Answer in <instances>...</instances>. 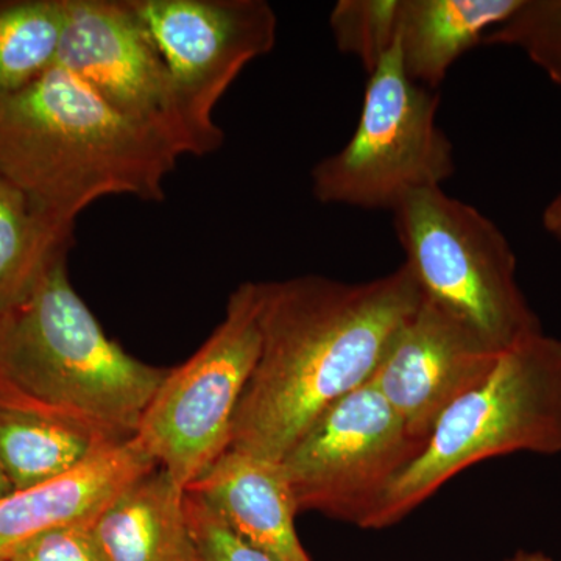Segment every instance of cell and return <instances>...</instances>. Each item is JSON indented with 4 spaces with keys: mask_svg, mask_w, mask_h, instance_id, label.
Here are the masks:
<instances>
[{
    "mask_svg": "<svg viewBox=\"0 0 561 561\" xmlns=\"http://www.w3.org/2000/svg\"><path fill=\"white\" fill-rule=\"evenodd\" d=\"M0 561H7V560H0Z\"/></svg>",
    "mask_w": 561,
    "mask_h": 561,
    "instance_id": "27",
    "label": "cell"
},
{
    "mask_svg": "<svg viewBox=\"0 0 561 561\" xmlns=\"http://www.w3.org/2000/svg\"><path fill=\"white\" fill-rule=\"evenodd\" d=\"M515 453H561V341L545 332L502 351L489 375L443 412L364 529L402 522L461 471Z\"/></svg>",
    "mask_w": 561,
    "mask_h": 561,
    "instance_id": "4",
    "label": "cell"
},
{
    "mask_svg": "<svg viewBox=\"0 0 561 561\" xmlns=\"http://www.w3.org/2000/svg\"><path fill=\"white\" fill-rule=\"evenodd\" d=\"M500 356L470 328L423 298L391 339L370 381L412 437L426 443L443 412L478 386Z\"/></svg>",
    "mask_w": 561,
    "mask_h": 561,
    "instance_id": "11",
    "label": "cell"
},
{
    "mask_svg": "<svg viewBox=\"0 0 561 561\" xmlns=\"http://www.w3.org/2000/svg\"><path fill=\"white\" fill-rule=\"evenodd\" d=\"M127 438L0 381V467L14 490L60 478Z\"/></svg>",
    "mask_w": 561,
    "mask_h": 561,
    "instance_id": "14",
    "label": "cell"
},
{
    "mask_svg": "<svg viewBox=\"0 0 561 561\" xmlns=\"http://www.w3.org/2000/svg\"><path fill=\"white\" fill-rule=\"evenodd\" d=\"M68 0H0V102L57 66Z\"/></svg>",
    "mask_w": 561,
    "mask_h": 561,
    "instance_id": "17",
    "label": "cell"
},
{
    "mask_svg": "<svg viewBox=\"0 0 561 561\" xmlns=\"http://www.w3.org/2000/svg\"><path fill=\"white\" fill-rule=\"evenodd\" d=\"M158 468L135 437L116 443L60 478L0 500V560L36 535L94 519L122 490Z\"/></svg>",
    "mask_w": 561,
    "mask_h": 561,
    "instance_id": "12",
    "label": "cell"
},
{
    "mask_svg": "<svg viewBox=\"0 0 561 561\" xmlns=\"http://www.w3.org/2000/svg\"><path fill=\"white\" fill-rule=\"evenodd\" d=\"M421 301L404 264L364 283L319 275L257 283L260 356L230 448L283 460L321 413L370 381Z\"/></svg>",
    "mask_w": 561,
    "mask_h": 561,
    "instance_id": "1",
    "label": "cell"
},
{
    "mask_svg": "<svg viewBox=\"0 0 561 561\" xmlns=\"http://www.w3.org/2000/svg\"><path fill=\"white\" fill-rule=\"evenodd\" d=\"M7 561H106L94 519L69 523L36 535L14 549Z\"/></svg>",
    "mask_w": 561,
    "mask_h": 561,
    "instance_id": "22",
    "label": "cell"
},
{
    "mask_svg": "<svg viewBox=\"0 0 561 561\" xmlns=\"http://www.w3.org/2000/svg\"><path fill=\"white\" fill-rule=\"evenodd\" d=\"M0 311V381L133 437L168 376L111 341L68 276V251Z\"/></svg>",
    "mask_w": 561,
    "mask_h": 561,
    "instance_id": "3",
    "label": "cell"
},
{
    "mask_svg": "<svg viewBox=\"0 0 561 561\" xmlns=\"http://www.w3.org/2000/svg\"><path fill=\"white\" fill-rule=\"evenodd\" d=\"M507 561H553L551 557L542 552L518 551Z\"/></svg>",
    "mask_w": 561,
    "mask_h": 561,
    "instance_id": "24",
    "label": "cell"
},
{
    "mask_svg": "<svg viewBox=\"0 0 561 561\" xmlns=\"http://www.w3.org/2000/svg\"><path fill=\"white\" fill-rule=\"evenodd\" d=\"M549 208L561 209V194L557 195V197L549 203Z\"/></svg>",
    "mask_w": 561,
    "mask_h": 561,
    "instance_id": "26",
    "label": "cell"
},
{
    "mask_svg": "<svg viewBox=\"0 0 561 561\" xmlns=\"http://www.w3.org/2000/svg\"><path fill=\"white\" fill-rule=\"evenodd\" d=\"M186 491L273 559L312 561L295 529L298 508L280 461L228 448Z\"/></svg>",
    "mask_w": 561,
    "mask_h": 561,
    "instance_id": "13",
    "label": "cell"
},
{
    "mask_svg": "<svg viewBox=\"0 0 561 561\" xmlns=\"http://www.w3.org/2000/svg\"><path fill=\"white\" fill-rule=\"evenodd\" d=\"M13 483H11L9 476L5 474L3 468L0 467V500H3V497L9 496V494L13 493Z\"/></svg>",
    "mask_w": 561,
    "mask_h": 561,
    "instance_id": "25",
    "label": "cell"
},
{
    "mask_svg": "<svg viewBox=\"0 0 561 561\" xmlns=\"http://www.w3.org/2000/svg\"><path fill=\"white\" fill-rule=\"evenodd\" d=\"M542 225L546 230L561 241V209L546 208L542 214Z\"/></svg>",
    "mask_w": 561,
    "mask_h": 561,
    "instance_id": "23",
    "label": "cell"
},
{
    "mask_svg": "<svg viewBox=\"0 0 561 561\" xmlns=\"http://www.w3.org/2000/svg\"><path fill=\"white\" fill-rule=\"evenodd\" d=\"M523 0H400L398 50L409 79L435 91L454 62L483 44Z\"/></svg>",
    "mask_w": 561,
    "mask_h": 561,
    "instance_id": "16",
    "label": "cell"
},
{
    "mask_svg": "<svg viewBox=\"0 0 561 561\" xmlns=\"http://www.w3.org/2000/svg\"><path fill=\"white\" fill-rule=\"evenodd\" d=\"M72 243L73 231L54 227L0 176V311L20 300L54 254Z\"/></svg>",
    "mask_w": 561,
    "mask_h": 561,
    "instance_id": "18",
    "label": "cell"
},
{
    "mask_svg": "<svg viewBox=\"0 0 561 561\" xmlns=\"http://www.w3.org/2000/svg\"><path fill=\"white\" fill-rule=\"evenodd\" d=\"M405 267L424 300L470 328L502 353L542 332L516 279V256L504 232L481 210L431 187L393 210Z\"/></svg>",
    "mask_w": 561,
    "mask_h": 561,
    "instance_id": "5",
    "label": "cell"
},
{
    "mask_svg": "<svg viewBox=\"0 0 561 561\" xmlns=\"http://www.w3.org/2000/svg\"><path fill=\"white\" fill-rule=\"evenodd\" d=\"M523 50L561 88V0H523L522 7L483 39Z\"/></svg>",
    "mask_w": 561,
    "mask_h": 561,
    "instance_id": "20",
    "label": "cell"
},
{
    "mask_svg": "<svg viewBox=\"0 0 561 561\" xmlns=\"http://www.w3.org/2000/svg\"><path fill=\"white\" fill-rule=\"evenodd\" d=\"M57 66L180 157L190 154L164 60L131 0H68Z\"/></svg>",
    "mask_w": 561,
    "mask_h": 561,
    "instance_id": "10",
    "label": "cell"
},
{
    "mask_svg": "<svg viewBox=\"0 0 561 561\" xmlns=\"http://www.w3.org/2000/svg\"><path fill=\"white\" fill-rule=\"evenodd\" d=\"M440 98L409 79L398 46L368 79L356 130L311 172L324 205L391 210L409 195L442 187L456 172L454 147L438 127Z\"/></svg>",
    "mask_w": 561,
    "mask_h": 561,
    "instance_id": "6",
    "label": "cell"
},
{
    "mask_svg": "<svg viewBox=\"0 0 561 561\" xmlns=\"http://www.w3.org/2000/svg\"><path fill=\"white\" fill-rule=\"evenodd\" d=\"M186 516L195 561H278L242 540L191 491H186Z\"/></svg>",
    "mask_w": 561,
    "mask_h": 561,
    "instance_id": "21",
    "label": "cell"
},
{
    "mask_svg": "<svg viewBox=\"0 0 561 561\" xmlns=\"http://www.w3.org/2000/svg\"><path fill=\"white\" fill-rule=\"evenodd\" d=\"M424 445L368 381L321 413L280 465L298 513L319 512L364 529Z\"/></svg>",
    "mask_w": 561,
    "mask_h": 561,
    "instance_id": "8",
    "label": "cell"
},
{
    "mask_svg": "<svg viewBox=\"0 0 561 561\" xmlns=\"http://www.w3.org/2000/svg\"><path fill=\"white\" fill-rule=\"evenodd\" d=\"M257 283L232 291L225 319L169 370L133 437L186 490L230 448L232 424L260 356Z\"/></svg>",
    "mask_w": 561,
    "mask_h": 561,
    "instance_id": "7",
    "label": "cell"
},
{
    "mask_svg": "<svg viewBox=\"0 0 561 561\" xmlns=\"http://www.w3.org/2000/svg\"><path fill=\"white\" fill-rule=\"evenodd\" d=\"M179 158L58 66L0 102V176L62 231L108 195L161 202Z\"/></svg>",
    "mask_w": 561,
    "mask_h": 561,
    "instance_id": "2",
    "label": "cell"
},
{
    "mask_svg": "<svg viewBox=\"0 0 561 561\" xmlns=\"http://www.w3.org/2000/svg\"><path fill=\"white\" fill-rule=\"evenodd\" d=\"M94 531L106 561H195L186 490L160 467L122 490Z\"/></svg>",
    "mask_w": 561,
    "mask_h": 561,
    "instance_id": "15",
    "label": "cell"
},
{
    "mask_svg": "<svg viewBox=\"0 0 561 561\" xmlns=\"http://www.w3.org/2000/svg\"><path fill=\"white\" fill-rule=\"evenodd\" d=\"M160 50L190 154L224 144L214 110L249 62L271 54L278 20L265 0H131Z\"/></svg>",
    "mask_w": 561,
    "mask_h": 561,
    "instance_id": "9",
    "label": "cell"
},
{
    "mask_svg": "<svg viewBox=\"0 0 561 561\" xmlns=\"http://www.w3.org/2000/svg\"><path fill=\"white\" fill-rule=\"evenodd\" d=\"M400 0H341L331 11L335 46L353 55L368 76L398 46Z\"/></svg>",
    "mask_w": 561,
    "mask_h": 561,
    "instance_id": "19",
    "label": "cell"
}]
</instances>
